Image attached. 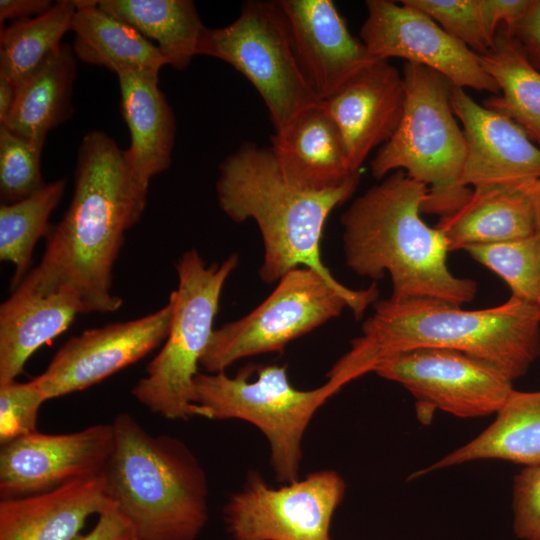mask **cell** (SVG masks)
<instances>
[{
	"label": "cell",
	"mask_w": 540,
	"mask_h": 540,
	"mask_svg": "<svg viewBox=\"0 0 540 540\" xmlns=\"http://www.w3.org/2000/svg\"><path fill=\"white\" fill-rule=\"evenodd\" d=\"M147 195L128 150L103 131L86 133L69 208L50 225L42 259L31 270L39 284L73 289L85 313L117 311L123 300L112 293L113 268L126 232L145 210Z\"/></svg>",
	"instance_id": "6da1fadb"
},
{
	"label": "cell",
	"mask_w": 540,
	"mask_h": 540,
	"mask_svg": "<svg viewBox=\"0 0 540 540\" xmlns=\"http://www.w3.org/2000/svg\"><path fill=\"white\" fill-rule=\"evenodd\" d=\"M417 348L468 353L494 364L514 381L540 354V312L512 296L479 310L430 298L378 300L361 336L352 340L327 377L343 388L372 372L381 360Z\"/></svg>",
	"instance_id": "7a4b0ae2"
},
{
	"label": "cell",
	"mask_w": 540,
	"mask_h": 540,
	"mask_svg": "<svg viewBox=\"0 0 540 540\" xmlns=\"http://www.w3.org/2000/svg\"><path fill=\"white\" fill-rule=\"evenodd\" d=\"M427 192L398 170L356 198L341 217L346 263L374 280L388 273L394 301L430 298L462 306L474 299L477 284L450 271L444 233L421 218Z\"/></svg>",
	"instance_id": "3957f363"
},
{
	"label": "cell",
	"mask_w": 540,
	"mask_h": 540,
	"mask_svg": "<svg viewBox=\"0 0 540 540\" xmlns=\"http://www.w3.org/2000/svg\"><path fill=\"white\" fill-rule=\"evenodd\" d=\"M216 183L221 210L234 222L253 219L264 244L260 278L273 283L307 267L340 286L321 259L320 243L332 210L347 201L359 174L323 192L298 189L281 174L270 148L244 143L220 164Z\"/></svg>",
	"instance_id": "277c9868"
},
{
	"label": "cell",
	"mask_w": 540,
	"mask_h": 540,
	"mask_svg": "<svg viewBox=\"0 0 540 540\" xmlns=\"http://www.w3.org/2000/svg\"><path fill=\"white\" fill-rule=\"evenodd\" d=\"M106 490L139 540H194L208 520V481L180 439L152 435L129 413L115 416Z\"/></svg>",
	"instance_id": "5b68a950"
},
{
	"label": "cell",
	"mask_w": 540,
	"mask_h": 540,
	"mask_svg": "<svg viewBox=\"0 0 540 540\" xmlns=\"http://www.w3.org/2000/svg\"><path fill=\"white\" fill-rule=\"evenodd\" d=\"M405 104L399 126L371 162L383 178L404 171L427 186L422 213L445 218L459 211L473 190L462 184L466 141L451 105L452 83L419 64L403 68Z\"/></svg>",
	"instance_id": "8992f818"
},
{
	"label": "cell",
	"mask_w": 540,
	"mask_h": 540,
	"mask_svg": "<svg viewBox=\"0 0 540 540\" xmlns=\"http://www.w3.org/2000/svg\"><path fill=\"white\" fill-rule=\"evenodd\" d=\"M237 254L207 266L195 249L176 263L177 289L169 295L172 318L164 346L151 360L132 395L167 419L200 416L195 378L213 334V323L227 279L238 266Z\"/></svg>",
	"instance_id": "52a82bcc"
},
{
	"label": "cell",
	"mask_w": 540,
	"mask_h": 540,
	"mask_svg": "<svg viewBox=\"0 0 540 540\" xmlns=\"http://www.w3.org/2000/svg\"><path fill=\"white\" fill-rule=\"evenodd\" d=\"M246 366L230 377L225 371L198 373L196 403L201 417L211 420L239 419L256 426L270 446L275 478L290 483L298 478L302 440L317 410L341 390L327 380L311 389L295 388L287 367L277 364Z\"/></svg>",
	"instance_id": "ba28073f"
},
{
	"label": "cell",
	"mask_w": 540,
	"mask_h": 540,
	"mask_svg": "<svg viewBox=\"0 0 540 540\" xmlns=\"http://www.w3.org/2000/svg\"><path fill=\"white\" fill-rule=\"evenodd\" d=\"M278 282L249 314L213 331L200 361L208 373L223 372L244 357L282 352L345 308L359 319L379 297L376 283L362 290L336 286L307 267L287 272Z\"/></svg>",
	"instance_id": "9c48e42d"
},
{
	"label": "cell",
	"mask_w": 540,
	"mask_h": 540,
	"mask_svg": "<svg viewBox=\"0 0 540 540\" xmlns=\"http://www.w3.org/2000/svg\"><path fill=\"white\" fill-rule=\"evenodd\" d=\"M198 55L241 72L265 102L275 132L323 103L303 73L277 1H246L232 23L206 29Z\"/></svg>",
	"instance_id": "30bf717a"
},
{
	"label": "cell",
	"mask_w": 540,
	"mask_h": 540,
	"mask_svg": "<svg viewBox=\"0 0 540 540\" xmlns=\"http://www.w3.org/2000/svg\"><path fill=\"white\" fill-rule=\"evenodd\" d=\"M346 484L335 470H320L283 486L268 485L257 471L224 507L233 540H332L333 515Z\"/></svg>",
	"instance_id": "8fae6325"
},
{
	"label": "cell",
	"mask_w": 540,
	"mask_h": 540,
	"mask_svg": "<svg viewBox=\"0 0 540 540\" xmlns=\"http://www.w3.org/2000/svg\"><path fill=\"white\" fill-rule=\"evenodd\" d=\"M378 376L401 384L416 399L419 415L435 409L462 418L496 413L513 388V380L494 364L468 353L417 348L376 364Z\"/></svg>",
	"instance_id": "7c38bea8"
},
{
	"label": "cell",
	"mask_w": 540,
	"mask_h": 540,
	"mask_svg": "<svg viewBox=\"0 0 540 540\" xmlns=\"http://www.w3.org/2000/svg\"><path fill=\"white\" fill-rule=\"evenodd\" d=\"M360 40L377 61L402 58L447 78L453 86L499 93L479 56L425 13L400 1H366Z\"/></svg>",
	"instance_id": "4fadbf2b"
},
{
	"label": "cell",
	"mask_w": 540,
	"mask_h": 540,
	"mask_svg": "<svg viewBox=\"0 0 540 540\" xmlns=\"http://www.w3.org/2000/svg\"><path fill=\"white\" fill-rule=\"evenodd\" d=\"M113 425L95 424L66 434L38 431L20 436L0 451V496L44 493L74 480L102 474L114 450Z\"/></svg>",
	"instance_id": "5bb4252c"
},
{
	"label": "cell",
	"mask_w": 540,
	"mask_h": 540,
	"mask_svg": "<svg viewBox=\"0 0 540 540\" xmlns=\"http://www.w3.org/2000/svg\"><path fill=\"white\" fill-rule=\"evenodd\" d=\"M172 303L146 316L70 338L33 379L47 400L81 391L144 358L165 341Z\"/></svg>",
	"instance_id": "9a60e30c"
},
{
	"label": "cell",
	"mask_w": 540,
	"mask_h": 540,
	"mask_svg": "<svg viewBox=\"0 0 540 540\" xmlns=\"http://www.w3.org/2000/svg\"><path fill=\"white\" fill-rule=\"evenodd\" d=\"M450 98L466 141L464 186L488 192L525 188L540 179V147L520 125L479 105L463 88L452 86Z\"/></svg>",
	"instance_id": "2e32d148"
},
{
	"label": "cell",
	"mask_w": 540,
	"mask_h": 540,
	"mask_svg": "<svg viewBox=\"0 0 540 540\" xmlns=\"http://www.w3.org/2000/svg\"><path fill=\"white\" fill-rule=\"evenodd\" d=\"M303 73L321 101L376 62L331 0L277 1Z\"/></svg>",
	"instance_id": "e0dca14e"
},
{
	"label": "cell",
	"mask_w": 540,
	"mask_h": 540,
	"mask_svg": "<svg viewBox=\"0 0 540 540\" xmlns=\"http://www.w3.org/2000/svg\"><path fill=\"white\" fill-rule=\"evenodd\" d=\"M323 104L341 134L352 170L359 173L370 152L389 141L399 126L403 75L387 61H376Z\"/></svg>",
	"instance_id": "ac0fdd59"
},
{
	"label": "cell",
	"mask_w": 540,
	"mask_h": 540,
	"mask_svg": "<svg viewBox=\"0 0 540 540\" xmlns=\"http://www.w3.org/2000/svg\"><path fill=\"white\" fill-rule=\"evenodd\" d=\"M85 313L69 287H42L30 270L0 306V385L14 381L42 345Z\"/></svg>",
	"instance_id": "d6986e66"
},
{
	"label": "cell",
	"mask_w": 540,
	"mask_h": 540,
	"mask_svg": "<svg viewBox=\"0 0 540 540\" xmlns=\"http://www.w3.org/2000/svg\"><path fill=\"white\" fill-rule=\"evenodd\" d=\"M114 503L104 474L53 490L0 501V540H74L87 519Z\"/></svg>",
	"instance_id": "ffe728a7"
},
{
	"label": "cell",
	"mask_w": 540,
	"mask_h": 540,
	"mask_svg": "<svg viewBox=\"0 0 540 540\" xmlns=\"http://www.w3.org/2000/svg\"><path fill=\"white\" fill-rule=\"evenodd\" d=\"M271 152L285 180L313 192L335 189L359 174L324 104L301 113L271 136Z\"/></svg>",
	"instance_id": "44dd1931"
},
{
	"label": "cell",
	"mask_w": 540,
	"mask_h": 540,
	"mask_svg": "<svg viewBox=\"0 0 540 540\" xmlns=\"http://www.w3.org/2000/svg\"><path fill=\"white\" fill-rule=\"evenodd\" d=\"M121 93V110L130 133L127 149L141 183L166 171L172 162L175 118L158 87L159 76L125 70L116 74Z\"/></svg>",
	"instance_id": "7402d4cb"
},
{
	"label": "cell",
	"mask_w": 540,
	"mask_h": 540,
	"mask_svg": "<svg viewBox=\"0 0 540 540\" xmlns=\"http://www.w3.org/2000/svg\"><path fill=\"white\" fill-rule=\"evenodd\" d=\"M71 31L73 51L87 64L116 74L125 71L159 75L168 60L162 51L133 27L102 10L97 1L75 0Z\"/></svg>",
	"instance_id": "603a6c76"
},
{
	"label": "cell",
	"mask_w": 540,
	"mask_h": 540,
	"mask_svg": "<svg viewBox=\"0 0 540 540\" xmlns=\"http://www.w3.org/2000/svg\"><path fill=\"white\" fill-rule=\"evenodd\" d=\"M532 185L473 191L459 211L440 218L436 226L444 233L450 251L514 241L534 234L538 229L531 199Z\"/></svg>",
	"instance_id": "cb8c5ba5"
},
{
	"label": "cell",
	"mask_w": 540,
	"mask_h": 540,
	"mask_svg": "<svg viewBox=\"0 0 540 540\" xmlns=\"http://www.w3.org/2000/svg\"><path fill=\"white\" fill-rule=\"evenodd\" d=\"M482 459L506 460L525 467L540 464V391L514 389L482 433L411 478Z\"/></svg>",
	"instance_id": "d4e9b609"
},
{
	"label": "cell",
	"mask_w": 540,
	"mask_h": 540,
	"mask_svg": "<svg viewBox=\"0 0 540 540\" xmlns=\"http://www.w3.org/2000/svg\"><path fill=\"white\" fill-rule=\"evenodd\" d=\"M76 59L72 45L62 43L17 85L12 111L0 126L27 139L46 140L73 113Z\"/></svg>",
	"instance_id": "484cf974"
},
{
	"label": "cell",
	"mask_w": 540,
	"mask_h": 540,
	"mask_svg": "<svg viewBox=\"0 0 540 540\" xmlns=\"http://www.w3.org/2000/svg\"><path fill=\"white\" fill-rule=\"evenodd\" d=\"M97 5L156 41L175 69H185L198 55L207 27L191 0H98Z\"/></svg>",
	"instance_id": "4316f807"
},
{
	"label": "cell",
	"mask_w": 540,
	"mask_h": 540,
	"mask_svg": "<svg viewBox=\"0 0 540 540\" xmlns=\"http://www.w3.org/2000/svg\"><path fill=\"white\" fill-rule=\"evenodd\" d=\"M478 56L502 92L487 98L483 106L508 116L540 144V71L526 59L505 24L498 27L490 49Z\"/></svg>",
	"instance_id": "83f0119b"
},
{
	"label": "cell",
	"mask_w": 540,
	"mask_h": 540,
	"mask_svg": "<svg viewBox=\"0 0 540 540\" xmlns=\"http://www.w3.org/2000/svg\"><path fill=\"white\" fill-rule=\"evenodd\" d=\"M75 0H58L45 13L0 29V76L16 86L61 44L71 31Z\"/></svg>",
	"instance_id": "f1b7e54d"
},
{
	"label": "cell",
	"mask_w": 540,
	"mask_h": 540,
	"mask_svg": "<svg viewBox=\"0 0 540 540\" xmlns=\"http://www.w3.org/2000/svg\"><path fill=\"white\" fill-rule=\"evenodd\" d=\"M65 179L46 184L34 194L0 206V260L14 265L12 288L27 275L35 245L46 237L49 217L63 197Z\"/></svg>",
	"instance_id": "f546056e"
},
{
	"label": "cell",
	"mask_w": 540,
	"mask_h": 540,
	"mask_svg": "<svg viewBox=\"0 0 540 540\" xmlns=\"http://www.w3.org/2000/svg\"><path fill=\"white\" fill-rule=\"evenodd\" d=\"M465 251L508 285L512 297L540 312V231L522 239Z\"/></svg>",
	"instance_id": "4dcf8cb0"
},
{
	"label": "cell",
	"mask_w": 540,
	"mask_h": 540,
	"mask_svg": "<svg viewBox=\"0 0 540 540\" xmlns=\"http://www.w3.org/2000/svg\"><path fill=\"white\" fill-rule=\"evenodd\" d=\"M45 140L19 136L0 126V198L1 204L20 201L42 189L40 169Z\"/></svg>",
	"instance_id": "1f68e13d"
},
{
	"label": "cell",
	"mask_w": 540,
	"mask_h": 540,
	"mask_svg": "<svg viewBox=\"0 0 540 540\" xmlns=\"http://www.w3.org/2000/svg\"><path fill=\"white\" fill-rule=\"evenodd\" d=\"M433 19L445 32L478 55L486 53L492 41L484 30L479 0H403Z\"/></svg>",
	"instance_id": "d6a6232c"
},
{
	"label": "cell",
	"mask_w": 540,
	"mask_h": 540,
	"mask_svg": "<svg viewBox=\"0 0 540 540\" xmlns=\"http://www.w3.org/2000/svg\"><path fill=\"white\" fill-rule=\"evenodd\" d=\"M47 401L33 380L0 385V442L37 431L38 413Z\"/></svg>",
	"instance_id": "836d02e7"
},
{
	"label": "cell",
	"mask_w": 540,
	"mask_h": 540,
	"mask_svg": "<svg viewBox=\"0 0 540 540\" xmlns=\"http://www.w3.org/2000/svg\"><path fill=\"white\" fill-rule=\"evenodd\" d=\"M513 530L521 540H540V464L524 467L514 478Z\"/></svg>",
	"instance_id": "e575fe53"
},
{
	"label": "cell",
	"mask_w": 540,
	"mask_h": 540,
	"mask_svg": "<svg viewBox=\"0 0 540 540\" xmlns=\"http://www.w3.org/2000/svg\"><path fill=\"white\" fill-rule=\"evenodd\" d=\"M507 28L526 59L540 71V0H532L523 16Z\"/></svg>",
	"instance_id": "d590c367"
},
{
	"label": "cell",
	"mask_w": 540,
	"mask_h": 540,
	"mask_svg": "<svg viewBox=\"0 0 540 540\" xmlns=\"http://www.w3.org/2000/svg\"><path fill=\"white\" fill-rule=\"evenodd\" d=\"M532 0H479L484 30L488 38H493L498 27H511L527 11Z\"/></svg>",
	"instance_id": "8d00e7d4"
},
{
	"label": "cell",
	"mask_w": 540,
	"mask_h": 540,
	"mask_svg": "<svg viewBox=\"0 0 540 540\" xmlns=\"http://www.w3.org/2000/svg\"><path fill=\"white\" fill-rule=\"evenodd\" d=\"M74 540H139L129 520L113 504L98 515L94 528Z\"/></svg>",
	"instance_id": "74e56055"
},
{
	"label": "cell",
	"mask_w": 540,
	"mask_h": 540,
	"mask_svg": "<svg viewBox=\"0 0 540 540\" xmlns=\"http://www.w3.org/2000/svg\"><path fill=\"white\" fill-rule=\"evenodd\" d=\"M50 0H0V24L39 16L52 7Z\"/></svg>",
	"instance_id": "f35d334b"
},
{
	"label": "cell",
	"mask_w": 540,
	"mask_h": 540,
	"mask_svg": "<svg viewBox=\"0 0 540 540\" xmlns=\"http://www.w3.org/2000/svg\"><path fill=\"white\" fill-rule=\"evenodd\" d=\"M17 86L9 79L0 76V125H3L14 106Z\"/></svg>",
	"instance_id": "ab89813d"
},
{
	"label": "cell",
	"mask_w": 540,
	"mask_h": 540,
	"mask_svg": "<svg viewBox=\"0 0 540 540\" xmlns=\"http://www.w3.org/2000/svg\"><path fill=\"white\" fill-rule=\"evenodd\" d=\"M531 199L535 214L537 229L540 231V179L531 187Z\"/></svg>",
	"instance_id": "60d3db41"
}]
</instances>
